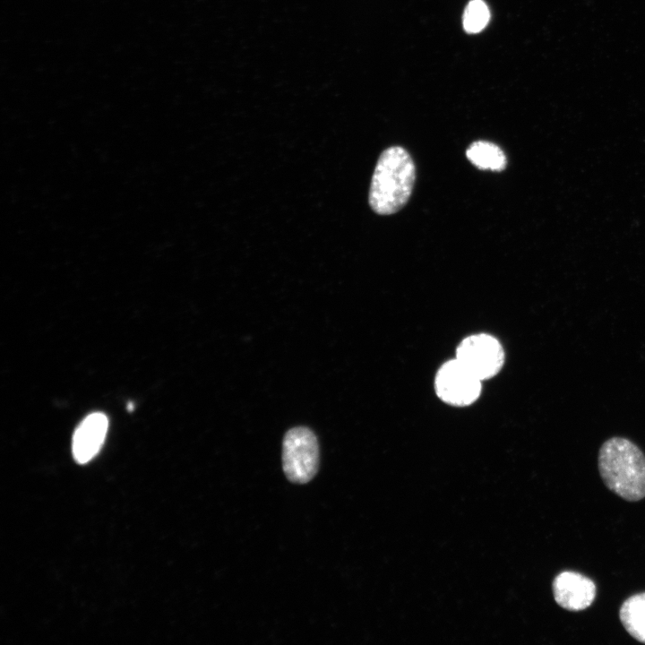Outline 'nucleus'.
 Masks as SVG:
<instances>
[{
  "instance_id": "obj_1",
  "label": "nucleus",
  "mask_w": 645,
  "mask_h": 645,
  "mask_svg": "<svg viewBox=\"0 0 645 645\" xmlns=\"http://www.w3.org/2000/svg\"><path fill=\"white\" fill-rule=\"evenodd\" d=\"M416 178L414 161L400 146H391L380 155L369 190V204L380 215L400 211L408 201Z\"/></svg>"
},
{
  "instance_id": "obj_2",
  "label": "nucleus",
  "mask_w": 645,
  "mask_h": 645,
  "mask_svg": "<svg viewBox=\"0 0 645 645\" xmlns=\"http://www.w3.org/2000/svg\"><path fill=\"white\" fill-rule=\"evenodd\" d=\"M598 470L606 486L629 502L645 497V455L632 441L615 436L598 452Z\"/></svg>"
},
{
  "instance_id": "obj_3",
  "label": "nucleus",
  "mask_w": 645,
  "mask_h": 645,
  "mask_svg": "<svg viewBox=\"0 0 645 645\" xmlns=\"http://www.w3.org/2000/svg\"><path fill=\"white\" fill-rule=\"evenodd\" d=\"M319 444L305 426L289 429L282 442V467L287 478L296 484L309 482L319 467Z\"/></svg>"
},
{
  "instance_id": "obj_4",
  "label": "nucleus",
  "mask_w": 645,
  "mask_h": 645,
  "mask_svg": "<svg viewBox=\"0 0 645 645\" xmlns=\"http://www.w3.org/2000/svg\"><path fill=\"white\" fill-rule=\"evenodd\" d=\"M479 380L494 376L504 363V351L493 336L479 333L465 338L458 346L455 357Z\"/></svg>"
},
{
  "instance_id": "obj_5",
  "label": "nucleus",
  "mask_w": 645,
  "mask_h": 645,
  "mask_svg": "<svg viewBox=\"0 0 645 645\" xmlns=\"http://www.w3.org/2000/svg\"><path fill=\"white\" fill-rule=\"evenodd\" d=\"M481 382L454 358L439 368L434 388L443 401L452 406L464 407L470 405L479 397Z\"/></svg>"
},
{
  "instance_id": "obj_6",
  "label": "nucleus",
  "mask_w": 645,
  "mask_h": 645,
  "mask_svg": "<svg viewBox=\"0 0 645 645\" xmlns=\"http://www.w3.org/2000/svg\"><path fill=\"white\" fill-rule=\"evenodd\" d=\"M555 602L568 611L588 608L596 598V584L589 577L573 571L558 573L552 583Z\"/></svg>"
},
{
  "instance_id": "obj_7",
  "label": "nucleus",
  "mask_w": 645,
  "mask_h": 645,
  "mask_svg": "<svg viewBox=\"0 0 645 645\" xmlns=\"http://www.w3.org/2000/svg\"><path fill=\"white\" fill-rule=\"evenodd\" d=\"M108 419L101 412L88 415L77 426L73 436L74 460L84 464L99 452L108 432Z\"/></svg>"
},
{
  "instance_id": "obj_8",
  "label": "nucleus",
  "mask_w": 645,
  "mask_h": 645,
  "mask_svg": "<svg viewBox=\"0 0 645 645\" xmlns=\"http://www.w3.org/2000/svg\"><path fill=\"white\" fill-rule=\"evenodd\" d=\"M619 618L632 638L645 643V592L625 599L620 607Z\"/></svg>"
},
{
  "instance_id": "obj_9",
  "label": "nucleus",
  "mask_w": 645,
  "mask_h": 645,
  "mask_svg": "<svg viewBox=\"0 0 645 645\" xmlns=\"http://www.w3.org/2000/svg\"><path fill=\"white\" fill-rule=\"evenodd\" d=\"M468 159L482 170L502 171L507 165L503 150L487 141L472 142L466 150Z\"/></svg>"
},
{
  "instance_id": "obj_10",
  "label": "nucleus",
  "mask_w": 645,
  "mask_h": 645,
  "mask_svg": "<svg viewBox=\"0 0 645 645\" xmlns=\"http://www.w3.org/2000/svg\"><path fill=\"white\" fill-rule=\"evenodd\" d=\"M489 19L487 4L483 0H470L463 13L464 30L469 34L478 33L486 28Z\"/></svg>"
}]
</instances>
